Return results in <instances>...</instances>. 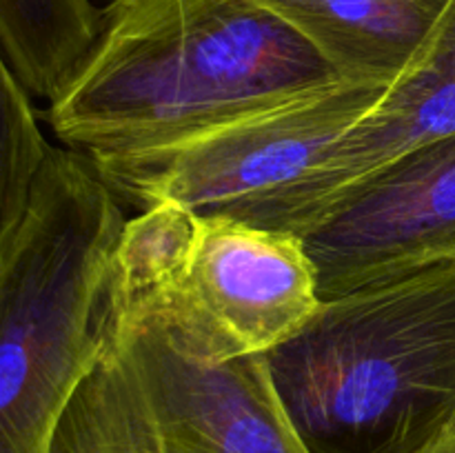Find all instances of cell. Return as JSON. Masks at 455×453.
<instances>
[{
    "mask_svg": "<svg viewBox=\"0 0 455 453\" xmlns=\"http://www.w3.org/2000/svg\"><path fill=\"white\" fill-rule=\"evenodd\" d=\"M47 453H164L140 378L118 345L76 391Z\"/></svg>",
    "mask_w": 455,
    "mask_h": 453,
    "instance_id": "cell-12",
    "label": "cell"
},
{
    "mask_svg": "<svg viewBox=\"0 0 455 453\" xmlns=\"http://www.w3.org/2000/svg\"><path fill=\"white\" fill-rule=\"evenodd\" d=\"M385 91L340 80L176 145L89 163L116 198L136 207L178 203L200 220L243 222L315 171Z\"/></svg>",
    "mask_w": 455,
    "mask_h": 453,
    "instance_id": "cell-4",
    "label": "cell"
},
{
    "mask_svg": "<svg viewBox=\"0 0 455 453\" xmlns=\"http://www.w3.org/2000/svg\"><path fill=\"white\" fill-rule=\"evenodd\" d=\"M347 80L389 87L420 56L451 0H258Z\"/></svg>",
    "mask_w": 455,
    "mask_h": 453,
    "instance_id": "cell-9",
    "label": "cell"
},
{
    "mask_svg": "<svg viewBox=\"0 0 455 453\" xmlns=\"http://www.w3.org/2000/svg\"><path fill=\"white\" fill-rule=\"evenodd\" d=\"M164 453H311L293 429L265 355L213 358L158 314L118 329Z\"/></svg>",
    "mask_w": 455,
    "mask_h": 453,
    "instance_id": "cell-7",
    "label": "cell"
},
{
    "mask_svg": "<svg viewBox=\"0 0 455 453\" xmlns=\"http://www.w3.org/2000/svg\"><path fill=\"white\" fill-rule=\"evenodd\" d=\"M340 80L258 0H111L92 52L44 118L65 149L120 158Z\"/></svg>",
    "mask_w": 455,
    "mask_h": 453,
    "instance_id": "cell-1",
    "label": "cell"
},
{
    "mask_svg": "<svg viewBox=\"0 0 455 453\" xmlns=\"http://www.w3.org/2000/svg\"><path fill=\"white\" fill-rule=\"evenodd\" d=\"M455 133V0L420 56L394 80L329 158L284 194L253 209L244 225L300 235L342 194L416 147Z\"/></svg>",
    "mask_w": 455,
    "mask_h": 453,
    "instance_id": "cell-8",
    "label": "cell"
},
{
    "mask_svg": "<svg viewBox=\"0 0 455 453\" xmlns=\"http://www.w3.org/2000/svg\"><path fill=\"white\" fill-rule=\"evenodd\" d=\"M416 453H455V425L449 431H444L440 438H435L434 442H429Z\"/></svg>",
    "mask_w": 455,
    "mask_h": 453,
    "instance_id": "cell-14",
    "label": "cell"
},
{
    "mask_svg": "<svg viewBox=\"0 0 455 453\" xmlns=\"http://www.w3.org/2000/svg\"><path fill=\"white\" fill-rule=\"evenodd\" d=\"M203 220L178 203H156L124 222L111 260L116 333L180 287L198 249Z\"/></svg>",
    "mask_w": 455,
    "mask_h": 453,
    "instance_id": "cell-11",
    "label": "cell"
},
{
    "mask_svg": "<svg viewBox=\"0 0 455 453\" xmlns=\"http://www.w3.org/2000/svg\"><path fill=\"white\" fill-rule=\"evenodd\" d=\"M123 207L84 155L52 147L0 253V453H47L116 345L111 260Z\"/></svg>",
    "mask_w": 455,
    "mask_h": 453,
    "instance_id": "cell-3",
    "label": "cell"
},
{
    "mask_svg": "<svg viewBox=\"0 0 455 453\" xmlns=\"http://www.w3.org/2000/svg\"><path fill=\"white\" fill-rule=\"evenodd\" d=\"M300 235L320 300L455 260V133L373 171Z\"/></svg>",
    "mask_w": 455,
    "mask_h": 453,
    "instance_id": "cell-6",
    "label": "cell"
},
{
    "mask_svg": "<svg viewBox=\"0 0 455 453\" xmlns=\"http://www.w3.org/2000/svg\"><path fill=\"white\" fill-rule=\"evenodd\" d=\"M93 0H0V49L22 87L52 102L100 34Z\"/></svg>",
    "mask_w": 455,
    "mask_h": 453,
    "instance_id": "cell-10",
    "label": "cell"
},
{
    "mask_svg": "<svg viewBox=\"0 0 455 453\" xmlns=\"http://www.w3.org/2000/svg\"><path fill=\"white\" fill-rule=\"evenodd\" d=\"M49 151L31 93L0 49V253L29 209Z\"/></svg>",
    "mask_w": 455,
    "mask_h": 453,
    "instance_id": "cell-13",
    "label": "cell"
},
{
    "mask_svg": "<svg viewBox=\"0 0 455 453\" xmlns=\"http://www.w3.org/2000/svg\"><path fill=\"white\" fill-rule=\"evenodd\" d=\"M320 302L302 235L212 218L203 220L180 287L147 314L163 315L200 349L225 360L267 355L284 345Z\"/></svg>",
    "mask_w": 455,
    "mask_h": 453,
    "instance_id": "cell-5",
    "label": "cell"
},
{
    "mask_svg": "<svg viewBox=\"0 0 455 453\" xmlns=\"http://www.w3.org/2000/svg\"><path fill=\"white\" fill-rule=\"evenodd\" d=\"M311 453H416L455 425V260L323 300L265 355Z\"/></svg>",
    "mask_w": 455,
    "mask_h": 453,
    "instance_id": "cell-2",
    "label": "cell"
}]
</instances>
